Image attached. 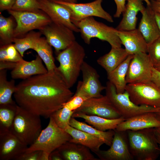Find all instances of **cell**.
I'll use <instances>...</instances> for the list:
<instances>
[{
    "label": "cell",
    "mask_w": 160,
    "mask_h": 160,
    "mask_svg": "<svg viewBox=\"0 0 160 160\" xmlns=\"http://www.w3.org/2000/svg\"><path fill=\"white\" fill-rule=\"evenodd\" d=\"M74 112L96 115L109 119H117L121 117L105 95L86 100Z\"/></svg>",
    "instance_id": "14"
},
{
    "label": "cell",
    "mask_w": 160,
    "mask_h": 160,
    "mask_svg": "<svg viewBox=\"0 0 160 160\" xmlns=\"http://www.w3.org/2000/svg\"><path fill=\"white\" fill-rule=\"evenodd\" d=\"M16 63L6 61H0V70H12L15 66Z\"/></svg>",
    "instance_id": "43"
},
{
    "label": "cell",
    "mask_w": 160,
    "mask_h": 160,
    "mask_svg": "<svg viewBox=\"0 0 160 160\" xmlns=\"http://www.w3.org/2000/svg\"><path fill=\"white\" fill-rule=\"evenodd\" d=\"M56 54L60 65L55 71L70 88L76 83L81 72L86 55L85 50L75 41Z\"/></svg>",
    "instance_id": "2"
},
{
    "label": "cell",
    "mask_w": 160,
    "mask_h": 160,
    "mask_svg": "<svg viewBox=\"0 0 160 160\" xmlns=\"http://www.w3.org/2000/svg\"><path fill=\"white\" fill-rule=\"evenodd\" d=\"M133 55H129L127 58L115 69L107 74L108 81L115 86L117 93H122L125 91L127 84L126 77L130 62Z\"/></svg>",
    "instance_id": "27"
},
{
    "label": "cell",
    "mask_w": 160,
    "mask_h": 160,
    "mask_svg": "<svg viewBox=\"0 0 160 160\" xmlns=\"http://www.w3.org/2000/svg\"><path fill=\"white\" fill-rule=\"evenodd\" d=\"M64 130L72 137L69 142L84 146L95 154L100 150V146L104 144L100 138L70 125L68 126Z\"/></svg>",
    "instance_id": "24"
},
{
    "label": "cell",
    "mask_w": 160,
    "mask_h": 160,
    "mask_svg": "<svg viewBox=\"0 0 160 160\" xmlns=\"http://www.w3.org/2000/svg\"><path fill=\"white\" fill-rule=\"evenodd\" d=\"M153 65L147 53L133 55L126 77L127 84L148 83L151 81Z\"/></svg>",
    "instance_id": "11"
},
{
    "label": "cell",
    "mask_w": 160,
    "mask_h": 160,
    "mask_svg": "<svg viewBox=\"0 0 160 160\" xmlns=\"http://www.w3.org/2000/svg\"><path fill=\"white\" fill-rule=\"evenodd\" d=\"M49 160H63V158L58 151L56 150L49 155Z\"/></svg>",
    "instance_id": "44"
},
{
    "label": "cell",
    "mask_w": 160,
    "mask_h": 160,
    "mask_svg": "<svg viewBox=\"0 0 160 160\" xmlns=\"http://www.w3.org/2000/svg\"><path fill=\"white\" fill-rule=\"evenodd\" d=\"M13 17H5L0 13V45L12 43L13 42L14 30L16 26Z\"/></svg>",
    "instance_id": "31"
},
{
    "label": "cell",
    "mask_w": 160,
    "mask_h": 160,
    "mask_svg": "<svg viewBox=\"0 0 160 160\" xmlns=\"http://www.w3.org/2000/svg\"><path fill=\"white\" fill-rule=\"evenodd\" d=\"M129 55L148 52V44L138 28L127 31H118L117 33Z\"/></svg>",
    "instance_id": "19"
},
{
    "label": "cell",
    "mask_w": 160,
    "mask_h": 160,
    "mask_svg": "<svg viewBox=\"0 0 160 160\" xmlns=\"http://www.w3.org/2000/svg\"><path fill=\"white\" fill-rule=\"evenodd\" d=\"M150 6L155 12L160 13V0H150Z\"/></svg>",
    "instance_id": "45"
},
{
    "label": "cell",
    "mask_w": 160,
    "mask_h": 160,
    "mask_svg": "<svg viewBox=\"0 0 160 160\" xmlns=\"http://www.w3.org/2000/svg\"><path fill=\"white\" fill-rule=\"evenodd\" d=\"M40 117L18 105L10 131L23 143L30 145L42 130Z\"/></svg>",
    "instance_id": "4"
},
{
    "label": "cell",
    "mask_w": 160,
    "mask_h": 160,
    "mask_svg": "<svg viewBox=\"0 0 160 160\" xmlns=\"http://www.w3.org/2000/svg\"><path fill=\"white\" fill-rule=\"evenodd\" d=\"M157 0V1H159V0Z\"/></svg>",
    "instance_id": "52"
},
{
    "label": "cell",
    "mask_w": 160,
    "mask_h": 160,
    "mask_svg": "<svg viewBox=\"0 0 160 160\" xmlns=\"http://www.w3.org/2000/svg\"><path fill=\"white\" fill-rule=\"evenodd\" d=\"M70 89L55 71L23 80L13 94L19 106L47 119L73 95Z\"/></svg>",
    "instance_id": "1"
},
{
    "label": "cell",
    "mask_w": 160,
    "mask_h": 160,
    "mask_svg": "<svg viewBox=\"0 0 160 160\" xmlns=\"http://www.w3.org/2000/svg\"><path fill=\"white\" fill-rule=\"evenodd\" d=\"M129 55L125 49L111 47L108 53L97 59V62L108 74L117 67Z\"/></svg>",
    "instance_id": "25"
},
{
    "label": "cell",
    "mask_w": 160,
    "mask_h": 160,
    "mask_svg": "<svg viewBox=\"0 0 160 160\" xmlns=\"http://www.w3.org/2000/svg\"><path fill=\"white\" fill-rule=\"evenodd\" d=\"M57 150L63 160H99L87 147L69 141L65 143Z\"/></svg>",
    "instance_id": "23"
},
{
    "label": "cell",
    "mask_w": 160,
    "mask_h": 160,
    "mask_svg": "<svg viewBox=\"0 0 160 160\" xmlns=\"http://www.w3.org/2000/svg\"><path fill=\"white\" fill-rule=\"evenodd\" d=\"M155 113L157 119L160 121V108L158 111Z\"/></svg>",
    "instance_id": "49"
},
{
    "label": "cell",
    "mask_w": 160,
    "mask_h": 160,
    "mask_svg": "<svg viewBox=\"0 0 160 160\" xmlns=\"http://www.w3.org/2000/svg\"><path fill=\"white\" fill-rule=\"evenodd\" d=\"M111 144L107 150H100L96 154L101 160H132L126 131L114 130Z\"/></svg>",
    "instance_id": "15"
},
{
    "label": "cell",
    "mask_w": 160,
    "mask_h": 160,
    "mask_svg": "<svg viewBox=\"0 0 160 160\" xmlns=\"http://www.w3.org/2000/svg\"><path fill=\"white\" fill-rule=\"evenodd\" d=\"M40 31H31L20 38H15L14 44L22 57L24 52L29 49H33L37 40L41 37Z\"/></svg>",
    "instance_id": "33"
},
{
    "label": "cell",
    "mask_w": 160,
    "mask_h": 160,
    "mask_svg": "<svg viewBox=\"0 0 160 160\" xmlns=\"http://www.w3.org/2000/svg\"><path fill=\"white\" fill-rule=\"evenodd\" d=\"M85 100L84 98L80 96L73 95L64 106H66L71 110L74 111L81 106Z\"/></svg>",
    "instance_id": "39"
},
{
    "label": "cell",
    "mask_w": 160,
    "mask_h": 160,
    "mask_svg": "<svg viewBox=\"0 0 160 160\" xmlns=\"http://www.w3.org/2000/svg\"><path fill=\"white\" fill-rule=\"evenodd\" d=\"M154 12L156 21L160 32V13L155 12Z\"/></svg>",
    "instance_id": "47"
},
{
    "label": "cell",
    "mask_w": 160,
    "mask_h": 160,
    "mask_svg": "<svg viewBox=\"0 0 160 160\" xmlns=\"http://www.w3.org/2000/svg\"><path fill=\"white\" fill-rule=\"evenodd\" d=\"M74 112V111L64 106L54 113L51 116L59 127L65 129L70 125V121Z\"/></svg>",
    "instance_id": "35"
},
{
    "label": "cell",
    "mask_w": 160,
    "mask_h": 160,
    "mask_svg": "<svg viewBox=\"0 0 160 160\" xmlns=\"http://www.w3.org/2000/svg\"><path fill=\"white\" fill-rule=\"evenodd\" d=\"M17 160H49V156L42 151L37 150L25 152Z\"/></svg>",
    "instance_id": "38"
},
{
    "label": "cell",
    "mask_w": 160,
    "mask_h": 160,
    "mask_svg": "<svg viewBox=\"0 0 160 160\" xmlns=\"http://www.w3.org/2000/svg\"><path fill=\"white\" fill-rule=\"evenodd\" d=\"M53 1L54 0H51ZM65 2L71 3H77V0H61Z\"/></svg>",
    "instance_id": "48"
},
{
    "label": "cell",
    "mask_w": 160,
    "mask_h": 160,
    "mask_svg": "<svg viewBox=\"0 0 160 160\" xmlns=\"http://www.w3.org/2000/svg\"><path fill=\"white\" fill-rule=\"evenodd\" d=\"M143 0H126L125 9L121 20L116 28L119 31H127L136 29L139 11L144 9Z\"/></svg>",
    "instance_id": "22"
},
{
    "label": "cell",
    "mask_w": 160,
    "mask_h": 160,
    "mask_svg": "<svg viewBox=\"0 0 160 160\" xmlns=\"http://www.w3.org/2000/svg\"><path fill=\"white\" fill-rule=\"evenodd\" d=\"M105 87V95L121 117L126 119L144 113L156 112L160 108L136 105L130 100L127 91L122 93H117L115 86L109 81L106 83Z\"/></svg>",
    "instance_id": "7"
},
{
    "label": "cell",
    "mask_w": 160,
    "mask_h": 160,
    "mask_svg": "<svg viewBox=\"0 0 160 160\" xmlns=\"http://www.w3.org/2000/svg\"><path fill=\"white\" fill-rule=\"evenodd\" d=\"M17 106L16 102L0 105V132L10 131Z\"/></svg>",
    "instance_id": "32"
},
{
    "label": "cell",
    "mask_w": 160,
    "mask_h": 160,
    "mask_svg": "<svg viewBox=\"0 0 160 160\" xmlns=\"http://www.w3.org/2000/svg\"><path fill=\"white\" fill-rule=\"evenodd\" d=\"M154 133L160 149V127L154 128Z\"/></svg>",
    "instance_id": "46"
},
{
    "label": "cell",
    "mask_w": 160,
    "mask_h": 160,
    "mask_svg": "<svg viewBox=\"0 0 160 160\" xmlns=\"http://www.w3.org/2000/svg\"><path fill=\"white\" fill-rule=\"evenodd\" d=\"M74 24L79 29L81 37L87 44H90L91 39L96 38L107 42L111 47H121L122 43L117 34L118 30L97 21L93 17L83 19Z\"/></svg>",
    "instance_id": "5"
},
{
    "label": "cell",
    "mask_w": 160,
    "mask_h": 160,
    "mask_svg": "<svg viewBox=\"0 0 160 160\" xmlns=\"http://www.w3.org/2000/svg\"><path fill=\"white\" fill-rule=\"evenodd\" d=\"M147 53L151 58L154 67L160 64V36L148 44Z\"/></svg>",
    "instance_id": "37"
},
{
    "label": "cell",
    "mask_w": 160,
    "mask_h": 160,
    "mask_svg": "<svg viewBox=\"0 0 160 160\" xmlns=\"http://www.w3.org/2000/svg\"><path fill=\"white\" fill-rule=\"evenodd\" d=\"M126 131L129 150L134 159L155 160L157 159L160 155V149L154 128Z\"/></svg>",
    "instance_id": "3"
},
{
    "label": "cell",
    "mask_w": 160,
    "mask_h": 160,
    "mask_svg": "<svg viewBox=\"0 0 160 160\" xmlns=\"http://www.w3.org/2000/svg\"><path fill=\"white\" fill-rule=\"evenodd\" d=\"M48 72L47 68L43 64L42 60L37 55L35 59L31 61H28L23 59L17 63L10 74L13 79L24 80Z\"/></svg>",
    "instance_id": "20"
},
{
    "label": "cell",
    "mask_w": 160,
    "mask_h": 160,
    "mask_svg": "<svg viewBox=\"0 0 160 160\" xmlns=\"http://www.w3.org/2000/svg\"><path fill=\"white\" fill-rule=\"evenodd\" d=\"M16 0H0L1 11L11 9Z\"/></svg>",
    "instance_id": "41"
},
{
    "label": "cell",
    "mask_w": 160,
    "mask_h": 160,
    "mask_svg": "<svg viewBox=\"0 0 160 160\" xmlns=\"http://www.w3.org/2000/svg\"><path fill=\"white\" fill-rule=\"evenodd\" d=\"M40 9L49 17L52 22L63 25L74 32H80L79 29L71 21V14L65 6L51 0H37Z\"/></svg>",
    "instance_id": "16"
},
{
    "label": "cell",
    "mask_w": 160,
    "mask_h": 160,
    "mask_svg": "<svg viewBox=\"0 0 160 160\" xmlns=\"http://www.w3.org/2000/svg\"><path fill=\"white\" fill-rule=\"evenodd\" d=\"M57 54L76 41L74 31L67 27L52 22L39 31Z\"/></svg>",
    "instance_id": "13"
},
{
    "label": "cell",
    "mask_w": 160,
    "mask_h": 160,
    "mask_svg": "<svg viewBox=\"0 0 160 160\" xmlns=\"http://www.w3.org/2000/svg\"><path fill=\"white\" fill-rule=\"evenodd\" d=\"M11 9L20 11H35L40 10L37 0H16Z\"/></svg>",
    "instance_id": "36"
},
{
    "label": "cell",
    "mask_w": 160,
    "mask_h": 160,
    "mask_svg": "<svg viewBox=\"0 0 160 160\" xmlns=\"http://www.w3.org/2000/svg\"><path fill=\"white\" fill-rule=\"evenodd\" d=\"M81 72L82 81L78 82L74 95L80 96L85 100L103 96L101 93L105 89V87L101 84L99 76L96 69L84 61Z\"/></svg>",
    "instance_id": "12"
},
{
    "label": "cell",
    "mask_w": 160,
    "mask_h": 160,
    "mask_svg": "<svg viewBox=\"0 0 160 160\" xmlns=\"http://www.w3.org/2000/svg\"><path fill=\"white\" fill-rule=\"evenodd\" d=\"M72 117L83 119L86 122L96 129L103 131L115 129L119 123L126 120L122 117L115 119H109L96 115H87L80 112H74Z\"/></svg>",
    "instance_id": "26"
},
{
    "label": "cell",
    "mask_w": 160,
    "mask_h": 160,
    "mask_svg": "<svg viewBox=\"0 0 160 160\" xmlns=\"http://www.w3.org/2000/svg\"><path fill=\"white\" fill-rule=\"evenodd\" d=\"M33 50L44 63L48 72L55 71L57 67L55 63L52 46L45 37H41L35 42Z\"/></svg>",
    "instance_id": "28"
},
{
    "label": "cell",
    "mask_w": 160,
    "mask_h": 160,
    "mask_svg": "<svg viewBox=\"0 0 160 160\" xmlns=\"http://www.w3.org/2000/svg\"><path fill=\"white\" fill-rule=\"evenodd\" d=\"M49 118L47 126L42 130L36 140L28 147L25 152L41 150L49 156L52 152L72 139L69 133L56 124L52 117Z\"/></svg>",
    "instance_id": "6"
},
{
    "label": "cell",
    "mask_w": 160,
    "mask_h": 160,
    "mask_svg": "<svg viewBox=\"0 0 160 160\" xmlns=\"http://www.w3.org/2000/svg\"><path fill=\"white\" fill-rule=\"evenodd\" d=\"M14 44L0 45V61L18 63L23 59Z\"/></svg>",
    "instance_id": "34"
},
{
    "label": "cell",
    "mask_w": 160,
    "mask_h": 160,
    "mask_svg": "<svg viewBox=\"0 0 160 160\" xmlns=\"http://www.w3.org/2000/svg\"><path fill=\"white\" fill-rule=\"evenodd\" d=\"M16 88L14 79L10 81L7 79V70H0V105L16 103L12 98Z\"/></svg>",
    "instance_id": "30"
},
{
    "label": "cell",
    "mask_w": 160,
    "mask_h": 160,
    "mask_svg": "<svg viewBox=\"0 0 160 160\" xmlns=\"http://www.w3.org/2000/svg\"><path fill=\"white\" fill-rule=\"evenodd\" d=\"M158 127H160V121L155 112H148L126 119L119 123L115 130L120 131H136Z\"/></svg>",
    "instance_id": "18"
},
{
    "label": "cell",
    "mask_w": 160,
    "mask_h": 160,
    "mask_svg": "<svg viewBox=\"0 0 160 160\" xmlns=\"http://www.w3.org/2000/svg\"><path fill=\"white\" fill-rule=\"evenodd\" d=\"M125 90L136 105L160 108V89L152 81L127 84Z\"/></svg>",
    "instance_id": "9"
},
{
    "label": "cell",
    "mask_w": 160,
    "mask_h": 160,
    "mask_svg": "<svg viewBox=\"0 0 160 160\" xmlns=\"http://www.w3.org/2000/svg\"><path fill=\"white\" fill-rule=\"evenodd\" d=\"M16 22L15 38H20L35 29L39 31L52 22L49 17L41 10L35 11L8 10Z\"/></svg>",
    "instance_id": "8"
},
{
    "label": "cell",
    "mask_w": 160,
    "mask_h": 160,
    "mask_svg": "<svg viewBox=\"0 0 160 160\" xmlns=\"http://www.w3.org/2000/svg\"><path fill=\"white\" fill-rule=\"evenodd\" d=\"M28 147L10 131L0 132V160H17Z\"/></svg>",
    "instance_id": "17"
},
{
    "label": "cell",
    "mask_w": 160,
    "mask_h": 160,
    "mask_svg": "<svg viewBox=\"0 0 160 160\" xmlns=\"http://www.w3.org/2000/svg\"><path fill=\"white\" fill-rule=\"evenodd\" d=\"M116 6V10L113 16L119 18L124 11L126 5V0H114Z\"/></svg>",
    "instance_id": "40"
},
{
    "label": "cell",
    "mask_w": 160,
    "mask_h": 160,
    "mask_svg": "<svg viewBox=\"0 0 160 160\" xmlns=\"http://www.w3.org/2000/svg\"><path fill=\"white\" fill-rule=\"evenodd\" d=\"M151 81L160 89V72L154 68L152 70Z\"/></svg>",
    "instance_id": "42"
},
{
    "label": "cell",
    "mask_w": 160,
    "mask_h": 160,
    "mask_svg": "<svg viewBox=\"0 0 160 160\" xmlns=\"http://www.w3.org/2000/svg\"><path fill=\"white\" fill-rule=\"evenodd\" d=\"M140 12L142 17L138 28L148 44L160 36V32L156 21L154 12L150 5H147Z\"/></svg>",
    "instance_id": "21"
},
{
    "label": "cell",
    "mask_w": 160,
    "mask_h": 160,
    "mask_svg": "<svg viewBox=\"0 0 160 160\" xmlns=\"http://www.w3.org/2000/svg\"><path fill=\"white\" fill-rule=\"evenodd\" d=\"M145 1L147 4V5L150 6L151 4L150 1L149 0H143Z\"/></svg>",
    "instance_id": "51"
},
{
    "label": "cell",
    "mask_w": 160,
    "mask_h": 160,
    "mask_svg": "<svg viewBox=\"0 0 160 160\" xmlns=\"http://www.w3.org/2000/svg\"><path fill=\"white\" fill-rule=\"evenodd\" d=\"M103 1L95 0L84 3H69L61 0L53 1L65 6L69 9L71 14V20L74 24L83 19L91 17H99L110 23H113L114 20L112 16L102 7Z\"/></svg>",
    "instance_id": "10"
},
{
    "label": "cell",
    "mask_w": 160,
    "mask_h": 160,
    "mask_svg": "<svg viewBox=\"0 0 160 160\" xmlns=\"http://www.w3.org/2000/svg\"><path fill=\"white\" fill-rule=\"evenodd\" d=\"M154 68L158 71L160 72V64L154 67Z\"/></svg>",
    "instance_id": "50"
},
{
    "label": "cell",
    "mask_w": 160,
    "mask_h": 160,
    "mask_svg": "<svg viewBox=\"0 0 160 160\" xmlns=\"http://www.w3.org/2000/svg\"><path fill=\"white\" fill-rule=\"evenodd\" d=\"M70 125L75 128L100 138L103 141L104 144L110 147L111 144L114 134V130H109L107 131H100L85 123L79 121L72 117L70 119Z\"/></svg>",
    "instance_id": "29"
}]
</instances>
